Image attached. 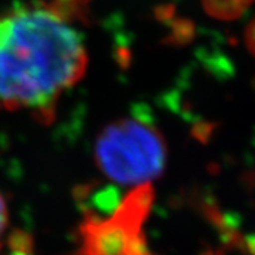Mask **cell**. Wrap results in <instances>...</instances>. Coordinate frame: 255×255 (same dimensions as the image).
Returning <instances> with one entry per match:
<instances>
[{
	"instance_id": "1",
	"label": "cell",
	"mask_w": 255,
	"mask_h": 255,
	"mask_svg": "<svg viewBox=\"0 0 255 255\" xmlns=\"http://www.w3.org/2000/svg\"><path fill=\"white\" fill-rule=\"evenodd\" d=\"M55 3L18 4L0 14V104L48 122L64 91L87 68L84 36Z\"/></svg>"
},
{
	"instance_id": "2",
	"label": "cell",
	"mask_w": 255,
	"mask_h": 255,
	"mask_svg": "<svg viewBox=\"0 0 255 255\" xmlns=\"http://www.w3.org/2000/svg\"><path fill=\"white\" fill-rule=\"evenodd\" d=\"M95 163L111 182L133 187L150 184L163 173L166 143L150 122L139 117L121 118L97 137Z\"/></svg>"
},
{
	"instance_id": "3",
	"label": "cell",
	"mask_w": 255,
	"mask_h": 255,
	"mask_svg": "<svg viewBox=\"0 0 255 255\" xmlns=\"http://www.w3.org/2000/svg\"><path fill=\"white\" fill-rule=\"evenodd\" d=\"M152 204V184H140L108 217L87 216L80 228L78 255H152L143 236Z\"/></svg>"
},
{
	"instance_id": "4",
	"label": "cell",
	"mask_w": 255,
	"mask_h": 255,
	"mask_svg": "<svg viewBox=\"0 0 255 255\" xmlns=\"http://www.w3.org/2000/svg\"><path fill=\"white\" fill-rule=\"evenodd\" d=\"M255 0H201V6L210 17L217 20H236Z\"/></svg>"
},
{
	"instance_id": "5",
	"label": "cell",
	"mask_w": 255,
	"mask_h": 255,
	"mask_svg": "<svg viewBox=\"0 0 255 255\" xmlns=\"http://www.w3.org/2000/svg\"><path fill=\"white\" fill-rule=\"evenodd\" d=\"M196 37V26L187 18H176L172 23L170 36L166 38V43L172 46H187Z\"/></svg>"
},
{
	"instance_id": "6",
	"label": "cell",
	"mask_w": 255,
	"mask_h": 255,
	"mask_svg": "<svg viewBox=\"0 0 255 255\" xmlns=\"http://www.w3.org/2000/svg\"><path fill=\"white\" fill-rule=\"evenodd\" d=\"M7 226H9V210L3 194L0 193V240L4 236Z\"/></svg>"
},
{
	"instance_id": "7",
	"label": "cell",
	"mask_w": 255,
	"mask_h": 255,
	"mask_svg": "<svg viewBox=\"0 0 255 255\" xmlns=\"http://www.w3.org/2000/svg\"><path fill=\"white\" fill-rule=\"evenodd\" d=\"M244 38H246V46L248 51L255 57V18H253L251 23L247 26Z\"/></svg>"
},
{
	"instance_id": "8",
	"label": "cell",
	"mask_w": 255,
	"mask_h": 255,
	"mask_svg": "<svg viewBox=\"0 0 255 255\" xmlns=\"http://www.w3.org/2000/svg\"><path fill=\"white\" fill-rule=\"evenodd\" d=\"M254 84H255V81H254Z\"/></svg>"
}]
</instances>
